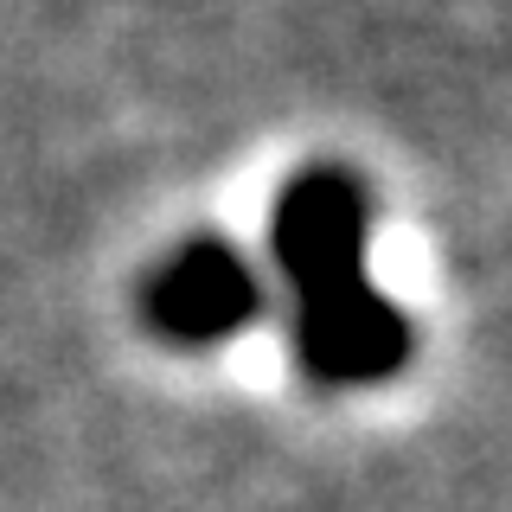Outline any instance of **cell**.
Returning a JSON list of instances; mask_svg holds the SVG:
<instances>
[{"mask_svg": "<svg viewBox=\"0 0 512 512\" xmlns=\"http://www.w3.org/2000/svg\"><path fill=\"white\" fill-rule=\"evenodd\" d=\"M276 256L295 282V301H340L365 288V205L340 173H308L282 192L276 212Z\"/></svg>", "mask_w": 512, "mask_h": 512, "instance_id": "1", "label": "cell"}, {"mask_svg": "<svg viewBox=\"0 0 512 512\" xmlns=\"http://www.w3.org/2000/svg\"><path fill=\"white\" fill-rule=\"evenodd\" d=\"M295 346H301V365H308L320 384H372V378H391L397 365H404L410 327H404V314L365 282L340 301L295 308Z\"/></svg>", "mask_w": 512, "mask_h": 512, "instance_id": "2", "label": "cell"}, {"mask_svg": "<svg viewBox=\"0 0 512 512\" xmlns=\"http://www.w3.org/2000/svg\"><path fill=\"white\" fill-rule=\"evenodd\" d=\"M148 314L167 340L212 346L256 314V276L244 269L237 250L192 244V250L173 256V263L160 269V282L148 288Z\"/></svg>", "mask_w": 512, "mask_h": 512, "instance_id": "3", "label": "cell"}]
</instances>
